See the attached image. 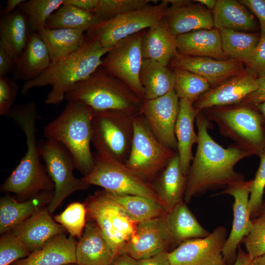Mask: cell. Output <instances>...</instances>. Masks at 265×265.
<instances>
[{"instance_id": "obj_2", "label": "cell", "mask_w": 265, "mask_h": 265, "mask_svg": "<svg viewBox=\"0 0 265 265\" xmlns=\"http://www.w3.org/2000/svg\"><path fill=\"white\" fill-rule=\"evenodd\" d=\"M26 137L27 150L18 165L0 187L19 199H29L42 191H54V185L43 166L36 138V122L39 115L36 104L31 102L13 106L8 116Z\"/></svg>"}, {"instance_id": "obj_42", "label": "cell", "mask_w": 265, "mask_h": 265, "mask_svg": "<svg viewBox=\"0 0 265 265\" xmlns=\"http://www.w3.org/2000/svg\"><path fill=\"white\" fill-rule=\"evenodd\" d=\"M26 245L11 231L0 238V265H11L30 254Z\"/></svg>"}, {"instance_id": "obj_37", "label": "cell", "mask_w": 265, "mask_h": 265, "mask_svg": "<svg viewBox=\"0 0 265 265\" xmlns=\"http://www.w3.org/2000/svg\"><path fill=\"white\" fill-rule=\"evenodd\" d=\"M218 30L224 53L231 59L246 63L259 42L260 35L224 28Z\"/></svg>"}, {"instance_id": "obj_13", "label": "cell", "mask_w": 265, "mask_h": 265, "mask_svg": "<svg viewBox=\"0 0 265 265\" xmlns=\"http://www.w3.org/2000/svg\"><path fill=\"white\" fill-rule=\"evenodd\" d=\"M146 29L129 36L112 47L103 58L101 65L143 100L145 94L139 74L143 61L142 40Z\"/></svg>"}, {"instance_id": "obj_12", "label": "cell", "mask_w": 265, "mask_h": 265, "mask_svg": "<svg viewBox=\"0 0 265 265\" xmlns=\"http://www.w3.org/2000/svg\"><path fill=\"white\" fill-rule=\"evenodd\" d=\"M85 206L87 217L98 225L114 252L118 255L121 247L133 235L137 223L104 190L89 196Z\"/></svg>"}, {"instance_id": "obj_43", "label": "cell", "mask_w": 265, "mask_h": 265, "mask_svg": "<svg viewBox=\"0 0 265 265\" xmlns=\"http://www.w3.org/2000/svg\"><path fill=\"white\" fill-rule=\"evenodd\" d=\"M242 241L252 260L265 254V213L252 220L250 231Z\"/></svg>"}, {"instance_id": "obj_10", "label": "cell", "mask_w": 265, "mask_h": 265, "mask_svg": "<svg viewBox=\"0 0 265 265\" xmlns=\"http://www.w3.org/2000/svg\"><path fill=\"white\" fill-rule=\"evenodd\" d=\"M133 126L131 151L124 163L150 182L162 170L177 152L159 141L140 113L133 116Z\"/></svg>"}, {"instance_id": "obj_9", "label": "cell", "mask_w": 265, "mask_h": 265, "mask_svg": "<svg viewBox=\"0 0 265 265\" xmlns=\"http://www.w3.org/2000/svg\"><path fill=\"white\" fill-rule=\"evenodd\" d=\"M169 7L167 0L128 12L100 22L85 32L87 38L111 49L122 40L148 29L162 20Z\"/></svg>"}, {"instance_id": "obj_14", "label": "cell", "mask_w": 265, "mask_h": 265, "mask_svg": "<svg viewBox=\"0 0 265 265\" xmlns=\"http://www.w3.org/2000/svg\"><path fill=\"white\" fill-rule=\"evenodd\" d=\"M226 229L219 226L201 238L186 240L168 253L170 265H226L222 249Z\"/></svg>"}, {"instance_id": "obj_22", "label": "cell", "mask_w": 265, "mask_h": 265, "mask_svg": "<svg viewBox=\"0 0 265 265\" xmlns=\"http://www.w3.org/2000/svg\"><path fill=\"white\" fill-rule=\"evenodd\" d=\"M75 254L77 265H110L118 255L98 225L90 220L77 243Z\"/></svg>"}, {"instance_id": "obj_33", "label": "cell", "mask_w": 265, "mask_h": 265, "mask_svg": "<svg viewBox=\"0 0 265 265\" xmlns=\"http://www.w3.org/2000/svg\"><path fill=\"white\" fill-rule=\"evenodd\" d=\"M85 32L80 29L44 28L37 33L46 46L53 63L77 51L86 39Z\"/></svg>"}, {"instance_id": "obj_32", "label": "cell", "mask_w": 265, "mask_h": 265, "mask_svg": "<svg viewBox=\"0 0 265 265\" xmlns=\"http://www.w3.org/2000/svg\"><path fill=\"white\" fill-rule=\"evenodd\" d=\"M213 26L238 31L254 30L257 24L254 17L239 1L218 0L212 11Z\"/></svg>"}, {"instance_id": "obj_58", "label": "cell", "mask_w": 265, "mask_h": 265, "mask_svg": "<svg viewBox=\"0 0 265 265\" xmlns=\"http://www.w3.org/2000/svg\"><path fill=\"white\" fill-rule=\"evenodd\" d=\"M265 213V199L263 201V203L261 209L259 212L258 215Z\"/></svg>"}, {"instance_id": "obj_35", "label": "cell", "mask_w": 265, "mask_h": 265, "mask_svg": "<svg viewBox=\"0 0 265 265\" xmlns=\"http://www.w3.org/2000/svg\"><path fill=\"white\" fill-rule=\"evenodd\" d=\"M104 191L136 223L161 217L167 212L159 201L141 196L118 195Z\"/></svg>"}, {"instance_id": "obj_6", "label": "cell", "mask_w": 265, "mask_h": 265, "mask_svg": "<svg viewBox=\"0 0 265 265\" xmlns=\"http://www.w3.org/2000/svg\"><path fill=\"white\" fill-rule=\"evenodd\" d=\"M241 104L206 108L204 114L222 135L251 155L260 156L265 149L264 118L249 104Z\"/></svg>"}, {"instance_id": "obj_27", "label": "cell", "mask_w": 265, "mask_h": 265, "mask_svg": "<svg viewBox=\"0 0 265 265\" xmlns=\"http://www.w3.org/2000/svg\"><path fill=\"white\" fill-rule=\"evenodd\" d=\"M186 183V177L181 169L177 152L153 184L155 192L166 212L183 201Z\"/></svg>"}, {"instance_id": "obj_45", "label": "cell", "mask_w": 265, "mask_h": 265, "mask_svg": "<svg viewBox=\"0 0 265 265\" xmlns=\"http://www.w3.org/2000/svg\"><path fill=\"white\" fill-rule=\"evenodd\" d=\"M19 89L17 81L6 77H0V115L8 116L17 97Z\"/></svg>"}, {"instance_id": "obj_26", "label": "cell", "mask_w": 265, "mask_h": 265, "mask_svg": "<svg viewBox=\"0 0 265 265\" xmlns=\"http://www.w3.org/2000/svg\"><path fill=\"white\" fill-rule=\"evenodd\" d=\"M199 112L186 99H180L179 111L175 127L177 153L181 169L186 176L193 159L192 147L198 136L194 130V122Z\"/></svg>"}, {"instance_id": "obj_30", "label": "cell", "mask_w": 265, "mask_h": 265, "mask_svg": "<svg viewBox=\"0 0 265 265\" xmlns=\"http://www.w3.org/2000/svg\"><path fill=\"white\" fill-rule=\"evenodd\" d=\"M165 219L170 246L175 248L186 240L204 238L210 234L199 223L183 201L166 212Z\"/></svg>"}, {"instance_id": "obj_51", "label": "cell", "mask_w": 265, "mask_h": 265, "mask_svg": "<svg viewBox=\"0 0 265 265\" xmlns=\"http://www.w3.org/2000/svg\"><path fill=\"white\" fill-rule=\"evenodd\" d=\"M99 0H64V4L73 5L80 9L92 12Z\"/></svg>"}, {"instance_id": "obj_39", "label": "cell", "mask_w": 265, "mask_h": 265, "mask_svg": "<svg viewBox=\"0 0 265 265\" xmlns=\"http://www.w3.org/2000/svg\"><path fill=\"white\" fill-rule=\"evenodd\" d=\"M175 78L174 90L179 99H186L192 105L211 88L205 79L194 73L172 68Z\"/></svg>"}, {"instance_id": "obj_36", "label": "cell", "mask_w": 265, "mask_h": 265, "mask_svg": "<svg viewBox=\"0 0 265 265\" xmlns=\"http://www.w3.org/2000/svg\"><path fill=\"white\" fill-rule=\"evenodd\" d=\"M99 22L100 20L93 12L63 3L49 18L45 28H71L86 32Z\"/></svg>"}, {"instance_id": "obj_29", "label": "cell", "mask_w": 265, "mask_h": 265, "mask_svg": "<svg viewBox=\"0 0 265 265\" xmlns=\"http://www.w3.org/2000/svg\"><path fill=\"white\" fill-rule=\"evenodd\" d=\"M52 63L48 49L37 33H30L27 45L16 61L13 79L27 81L35 79Z\"/></svg>"}, {"instance_id": "obj_25", "label": "cell", "mask_w": 265, "mask_h": 265, "mask_svg": "<svg viewBox=\"0 0 265 265\" xmlns=\"http://www.w3.org/2000/svg\"><path fill=\"white\" fill-rule=\"evenodd\" d=\"M177 52L183 55L225 60L218 29L192 31L176 37Z\"/></svg>"}, {"instance_id": "obj_40", "label": "cell", "mask_w": 265, "mask_h": 265, "mask_svg": "<svg viewBox=\"0 0 265 265\" xmlns=\"http://www.w3.org/2000/svg\"><path fill=\"white\" fill-rule=\"evenodd\" d=\"M152 0H99L92 12L100 22L106 21L133 10L157 3Z\"/></svg>"}, {"instance_id": "obj_8", "label": "cell", "mask_w": 265, "mask_h": 265, "mask_svg": "<svg viewBox=\"0 0 265 265\" xmlns=\"http://www.w3.org/2000/svg\"><path fill=\"white\" fill-rule=\"evenodd\" d=\"M134 115L120 110H93L91 143L96 152L125 163L133 139Z\"/></svg>"}, {"instance_id": "obj_19", "label": "cell", "mask_w": 265, "mask_h": 265, "mask_svg": "<svg viewBox=\"0 0 265 265\" xmlns=\"http://www.w3.org/2000/svg\"><path fill=\"white\" fill-rule=\"evenodd\" d=\"M171 68L186 70L202 77L212 87L242 73L241 62L233 59L216 60L208 57L183 55L177 51L172 57Z\"/></svg>"}, {"instance_id": "obj_15", "label": "cell", "mask_w": 265, "mask_h": 265, "mask_svg": "<svg viewBox=\"0 0 265 265\" xmlns=\"http://www.w3.org/2000/svg\"><path fill=\"white\" fill-rule=\"evenodd\" d=\"M180 99L173 90L160 97L143 101L139 113L162 144L177 152L175 127Z\"/></svg>"}, {"instance_id": "obj_48", "label": "cell", "mask_w": 265, "mask_h": 265, "mask_svg": "<svg viewBox=\"0 0 265 265\" xmlns=\"http://www.w3.org/2000/svg\"><path fill=\"white\" fill-rule=\"evenodd\" d=\"M16 61L0 45V77H6L13 72Z\"/></svg>"}, {"instance_id": "obj_41", "label": "cell", "mask_w": 265, "mask_h": 265, "mask_svg": "<svg viewBox=\"0 0 265 265\" xmlns=\"http://www.w3.org/2000/svg\"><path fill=\"white\" fill-rule=\"evenodd\" d=\"M87 211L85 204L73 202L68 205L60 214L54 217V220L61 225L70 236L80 238L85 227Z\"/></svg>"}, {"instance_id": "obj_57", "label": "cell", "mask_w": 265, "mask_h": 265, "mask_svg": "<svg viewBox=\"0 0 265 265\" xmlns=\"http://www.w3.org/2000/svg\"><path fill=\"white\" fill-rule=\"evenodd\" d=\"M256 106L258 109L262 112L263 116L265 118V100L262 103L256 105Z\"/></svg>"}, {"instance_id": "obj_21", "label": "cell", "mask_w": 265, "mask_h": 265, "mask_svg": "<svg viewBox=\"0 0 265 265\" xmlns=\"http://www.w3.org/2000/svg\"><path fill=\"white\" fill-rule=\"evenodd\" d=\"M163 19L176 37L192 31L214 27L211 11L200 3H193L190 1L180 5L169 6Z\"/></svg>"}, {"instance_id": "obj_55", "label": "cell", "mask_w": 265, "mask_h": 265, "mask_svg": "<svg viewBox=\"0 0 265 265\" xmlns=\"http://www.w3.org/2000/svg\"><path fill=\"white\" fill-rule=\"evenodd\" d=\"M194 1L198 2L204 6H206L208 9H212V10L216 2V0H196Z\"/></svg>"}, {"instance_id": "obj_28", "label": "cell", "mask_w": 265, "mask_h": 265, "mask_svg": "<svg viewBox=\"0 0 265 265\" xmlns=\"http://www.w3.org/2000/svg\"><path fill=\"white\" fill-rule=\"evenodd\" d=\"M143 59H150L167 67L177 51L176 36L163 19L146 29L141 44Z\"/></svg>"}, {"instance_id": "obj_5", "label": "cell", "mask_w": 265, "mask_h": 265, "mask_svg": "<svg viewBox=\"0 0 265 265\" xmlns=\"http://www.w3.org/2000/svg\"><path fill=\"white\" fill-rule=\"evenodd\" d=\"M64 99L80 103L94 111L115 110L132 115L139 113L143 101L101 65L88 78L73 86Z\"/></svg>"}, {"instance_id": "obj_24", "label": "cell", "mask_w": 265, "mask_h": 265, "mask_svg": "<svg viewBox=\"0 0 265 265\" xmlns=\"http://www.w3.org/2000/svg\"><path fill=\"white\" fill-rule=\"evenodd\" d=\"M77 243L64 233L51 238L39 250L11 265H66L76 264Z\"/></svg>"}, {"instance_id": "obj_16", "label": "cell", "mask_w": 265, "mask_h": 265, "mask_svg": "<svg viewBox=\"0 0 265 265\" xmlns=\"http://www.w3.org/2000/svg\"><path fill=\"white\" fill-rule=\"evenodd\" d=\"M251 183L252 180H242L227 186L219 193L231 195L234 200L232 229L222 249L226 265L234 264L238 248L251 229L252 220L249 201Z\"/></svg>"}, {"instance_id": "obj_59", "label": "cell", "mask_w": 265, "mask_h": 265, "mask_svg": "<svg viewBox=\"0 0 265 265\" xmlns=\"http://www.w3.org/2000/svg\"><path fill=\"white\" fill-rule=\"evenodd\" d=\"M66 265H77L76 264H68Z\"/></svg>"}, {"instance_id": "obj_49", "label": "cell", "mask_w": 265, "mask_h": 265, "mask_svg": "<svg viewBox=\"0 0 265 265\" xmlns=\"http://www.w3.org/2000/svg\"><path fill=\"white\" fill-rule=\"evenodd\" d=\"M257 81L258 89L247 96L243 102L256 105L265 100V76L257 78Z\"/></svg>"}, {"instance_id": "obj_11", "label": "cell", "mask_w": 265, "mask_h": 265, "mask_svg": "<svg viewBox=\"0 0 265 265\" xmlns=\"http://www.w3.org/2000/svg\"><path fill=\"white\" fill-rule=\"evenodd\" d=\"M38 144L46 170L54 185L53 196L47 207L49 212L52 213L70 195L79 190H86L90 185L84 182L81 178L74 176L73 158L61 143L46 139Z\"/></svg>"}, {"instance_id": "obj_46", "label": "cell", "mask_w": 265, "mask_h": 265, "mask_svg": "<svg viewBox=\"0 0 265 265\" xmlns=\"http://www.w3.org/2000/svg\"><path fill=\"white\" fill-rule=\"evenodd\" d=\"M259 42L246 63L257 78L265 76V27L261 26Z\"/></svg>"}, {"instance_id": "obj_23", "label": "cell", "mask_w": 265, "mask_h": 265, "mask_svg": "<svg viewBox=\"0 0 265 265\" xmlns=\"http://www.w3.org/2000/svg\"><path fill=\"white\" fill-rule=\"evenodd\" d=\"M54 191H42L27 200L19 202L9 196L0 200V234L10 231L33 214L49 204Z\"/></svg>"}, {"instance_id": "obj_52", "label": "cell", "mask_w": 265, "mask_h": 265, "mask_svg": "<svg viewBox=\"0 0 265 265\" xmlns=\"http://www.w3.org/2000/svg\"><path fill=\"white\" fill-rule=\"evenodd\" d=\"M111 265H137V261L130 256L119 253L114 259Z\"/></svg>"}, {"instance_id": "obj_34", "label": "cell", "mask_w": 265, "mask_h": 265, "mask_svg": "<svg viewBox=\"0 0 265 265\" xmlns=\"http://www.w3.org/2000/svg\"><path fill=\"white\" fill-rule=\"evenodd\" d=\"M139 80L145 100L162 96L174 90L175 78L172 69L150 59H143Z\"/></svg>"}, {"instance_id": "obj_18", "label": "cell", "mask_w": 265, "mask_h": 265, "mask_svg": "<svg viewBox=\"0 0 265 265\" xmlns=\"http://www.w3.org/2000/svg\"><path fill=\"white\" fill-rule=\"evenodd\" d=\"M258 87L257 78L251 72H242L210 88L193 106L200 112L206 108L238 104Z\"/></svg>"}, {"instance_id": "obj_17", "label": "cell", "mask_w": 265, "mask_h": 265, "mask_svg": "<svg viewBox=\"0 0 265 265\" xmlns=\"http://www.w3.org/2000/svg\"><path fill=\"white\" fill-rule=\"evenodd\" d=\"M165 215L137 223L133 235L119 253L126 254L138 261L169 252L170 241Z\"/></svg>"}, {"instance_id": "obj_53", "label": "cell", "mask_w": 265, "mask_h": 265, "mask_svg": "<svg viewBox=\"0 0 265 265\" xmlns=\"http://www.w3.org/2000/svg\"><path fill=\"white\" fill-rule=\"evenodd\" d=\"M252 260L248 254L239 245L238 248L236 259L233 265H252Z\"/></svg>"}, {"instance_id": "obj_38", "label": "cell", "mask_w": 265, "mask_h": 265, "mask_svg": "<svg viewBox=\"0 0 265 265\" xmlns=\"http://www.w3.org/2000/svg\"><path fill=\"white\" fill-rule=\"evenodd\" d=\"M64 3V0H25L19 7L27 19L30 33L45 28L51 15Z\"/></svg>"}, {"instance_id": "obj_50", "label": "cell", "mask_w": 265, "mask_h": 265, "mask_svg": "<svg viewBox=\"0 0 265 265\" xmlns=\"http://www.w3.org/2000/svg\"><path fill=\"white\" fill-rule=\"evenodd\" d=\"M168 252H163L152 257L138 260L137 265H170Z\"/></svg>"}, {"instance_id": "obj_31", "label": "cell", "mask_w": 265, "mask_h": 265, "mask_svg": "<svg viewBox=\"0 0 265 265\" xmlns=\"http://www.w3.org/2000/svg\"><path fill=\"white\" fill-rule=\"evenodd\" d=\"M30 32L26 17L18 8L2 15L0 20V45L16 62L28 43Z\"/></svg>"}, {"instance_id": "obj_56", "label": "cell", "mask_w": 265, "mask_h": 265, "mask_svg": "<svg viewBox=\"0 0 265 265\" xmlns=\"http://www.w3.org/2000/svg\"><path fill=\"white\" fill-rule=\"evenodd\" d=\"M252 265H265V254L252 260Z\"/></svg>"}, {"instance_id": "obj_4", "label": "cell", "mask_w": 265, "mask_h": 265, "mask_svg": "<svg viewBox=\"0 0 265 265\" xmlns=\"http://www.w3.org/2000/svg\"><path fill=\"white\" fill-rule=\"evenodd\" d=\"M93 110L76 102H68L62 112L44 128L47 139L61 143L71 154L75 168L85 176L94 162L90 149Z\"/></svg>"}, {"instance_id": "obj_1", "label": "cell", "mask_w": 265, "mask_h": 265, "mask_svg": "<svg viewBox=\"0 0 265 265\" xmlns=\"http://www.w3.org/2000/svg\"><path fill=\"white\" fill-rule=\"evenodd\" d=\"M195 122L198 141L186 176L184 197L186 202L208 190L244 180L243 175L236 172L234 167L242 159L251 156L236 144L225 148L216 143L208 132L211 121L202 111L197 114Z\"/></svg>"}, {"instance_id": "obj_7", "label": "cell", "mask_w": 265, "mask_h": 265, "mask_svg": "<svg viewBox=\"0 0 265 265\" xmlns=\"http://www.w3.org/2000/svg\"><path fill=\"white\" fill-rule=\"evenodd\" d=\"M93 155L94 167L88 175L81 178L84 182L101 186L112 193L141 196L160 202L153 184L124 163L105 154L96 152Z\"/></svg>"}, {"instance_id": "obj_20", "label": "cell", "mask_w": 265, "mask_h": 265, "mask_svg": "<svg viewBox=\"0 0 265 265\" xmlns=\"http://www.w3.org/2000/svg\"><path fill=\"white\" fill-rule=\"evenodd\" d=\"M47 207L36 212L10 231L31 253L40 249L65 228L53 220Z\"/></svg>"}, {"instance_id": "obj_3", "label": "cell", "mask_w": 265, "mask_h": 265, "mask_svg": "<svg viewBox=\"0 0 265 265\" xmlns=\"http://www.w3.org/2000/svg\"><path fill=\"white\" fill-rule=\"evenodd\" d=\"M110 49L86 37L77 51L52 63L35 79L25 82L21 93L26 95L33 88L50 86L45 103L58 104L73 86L88 78L102 65L103 58Z\"/></svg>"}, {"instance_id": "obj_47", "label": "cell", "mask_w": 265, "mask_h": 265, "mask_svg": "<svg viewBox=\"0 0 265 265\" xmlns=\"http://www.w3.org/2000/svg\"><path fill=\"white\" fill-rule=\"evenodd\" d=\"M239 1L256 15L261 26L265 27V0H241Z\"/></svg>"}, {"instance_id": "obj_54", "label": "cell", "mask_w": 265, "mask_h": 265, "mask_svg": "<svg viewBox=\"0 0 265 265\" xmlns=\"http://www.w3.org/2000/svg\"><path fill=\"white\" fill-rule=\"evenodd\" d=\"M26 0H8L3 10L2 15H7L17 9Z\"/></svg>"}, {"instance_id": "obj_44", "label": "cell", "mask_w": 265, "mask_h": 265, "mask_svg": "<svg viewBox=\"0 0 265 265\" xmlns=\"http://www.w3.org/2000/svg\"><path fill=\"white\" fill-rule=\"evenodd\" d=\"M259 156L260 165L250 187L249 206L251 217L258 215L263 203L265 188V149Z\"/></svg>"}]
</instances>
